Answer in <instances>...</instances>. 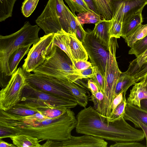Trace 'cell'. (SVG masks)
<instances>
[{"label":"cell","instance_id":"obj_1","mask_svg":"<svg viewBox=\"0 0 147 147\" xmlns=\"http://www.w3.org/2000/svg\"><path fill=\"white\" fill-rule=\"evenodd\" d=\"M76 117L71 109L63 115L53 119L47 118L40 113L26 117L12 115L0 109V125L7 127L16 135L25 134L38 138L40 142L69 139L76 128Z\"/></svg>","mask_w":147,"mask_h":147},{"label":"cell","instance_id":"obj_2","mask_svg":"<svg viewBox=\"0 0 147 147\" xmlns=\"http://www.w3.org/2000/svg\"><path fill=\"white\" fill-rule=\"evenodd\" d=\"M76 132L79 134L99 137L115 142H138L145 138L142 130L133 127L122 116L108 124L101 118L98 113L92 106L81 110L76 116Z\"/></svg>","mask_w":147,"mask_h":147},{"label":"cell","instance_id":"obj_3","mask_svg":"<svg viewBox=\"0 0 147 147\" xmlns=\"http://www.w3.org/2000/svg\"><path fill=\"white\" fill-rule=\"evenodd\" d=\"M40 28L37 25H32L28 21L18 31L10 35L0 36V86L5 87L10 77L8 62L11 54L18 49L32 45L39 40L38 36Z\"/></svg>","mask_w":147,"mask_h":147},{"label":"cell","instance_id":"obj_4","mask_svg":"<svg viewBox=\"0 0 147 147\" xmlns=\"http://www.w3.org/2000/svg\"><path fill=\"white\" fill-rule=\"evenodd\" d=\"M32 72L57 80H67L76 83L81 76L79 71L74 68L67 55L56 46L54 51L43 64Z\"/></svg>","mask_w":147,"mask_h":147},{"label":"cell","instance_id":"obj_5","mask_svg":"<svg viewBox=\"0 0 147 147\" xmlns=\"http://www.w3.org/2000/svg\"><path fill=\"white\" fill-rule=\"evenodd\" d=\"M117 38H111L108 56L105 67L103 100L96 106V110L102 117L109 118L111 113V105L115 97V90L117 80L122 72L119 70L116 57L118 47Z\"/></svg>","mask_w":147,"mask_h":147},{"label":"cell","instance_id":"obj_6","mask_svg":"<svg viewBox=\"0 0 147 147\" xmlns=\"http://www.w3.org/2000/svg\"><path fill=\"white\" fill-rule=\"evenodd\" d=\"M63 0H49L44 9L35 20L45 34L55 33L61 29L68 33L69 13Z\"/></svg>","mask_w":147,"mask_h":147},{"label":"cell","instance_id":"obj_7","mask_svg":"<svg viewBox=\"0 0 147 147\" xmlns=\"http://www.w3.org/2000/svg\"><path fill=\"white\" fill-rule=\"evenodd\" d=\"M54 34H45L33 45L24 59L22 67L24 71L32 72L52 54L56 48L53 42Z\"/></svg>","mask_w":147,"mask_h":147},{"label":"cell","instance_id":"obj_8","mask_svg":"<svg viewBox=\"0 0 147 147\" xmlns=\"http://www.w3.org/2000/svg\"><path fill=\"white\" fill-rule=\"evenodd\" d=\"M27 83L24 71L19 67L0 91V109L6 111L18 103Z\"/></svg>","mask_w":147,"mask_h":147},{"label":"cell","instance_id":"obj_9","mask_svg":"<svg viewBox=\"0 0 147 147\" xmlns=\"http://www.w3.org/2000/svg\"><path fill=\"white\" fill-rule=\"evenodd\" d=\"M24 71L27 82L34 87L61 98L76 102L75 98L69 91L56 82L43 75Z\"/></svg>","mask_w":147,"mask_h":147},{"label":"cell","instance_id":"obj_10","mask_svg":"<svg viewBox=\"0 0 147 147\" xmlns=\"http://www.w3.org/2000/svg\"><path fill=\"white\" fill-rule=\"evenodd\" d=\"M87 32L82 44L92 66L97 67L104 77L109 50L96 38L92 30H88Z\"/></svg>","mask_w":147,"mask_h":147},{"label":"cell","instance_id":"obj_11","mask_svg":"<svg viewBox=\"0 0 147 147\" xmlns=\"http://www.w3.org/2000/svg\"><path fill=\"white\" fill-rule=\"evenodd\" d=\"M112 15L111 19L123 22L133 14L142 10L147 0H111Z\"/></svg>","mask_w":147,"mask_h":147},{"label":"cell","instance_id":"obj_12","mask_svg":"<svg viewBox=\"0 0 147 147\" xmlns=\"http://www.w3.org/2000/svg\"><path fill=\"white\" fill-rule=\"evenodd\" d=\"M107 142L104 139L92 136H71L68 140L63 141L47 140L42 147H106Z\"/></svg>","mask_w":147,"mask_h":147},{"label":"cell","instance_id":"obj_13","mask_svg":"<svg viewBox=\"0 0 147 147\" xmlns=\"http://www.w3.org/2000/svg\"><path fill=\"white\" fill-rule=\"evenodd\" d=\"M22 96H30L39 99L50 106L60 108L71 109L78 105L74 101L65 99L37 89L27 83Z\"/></svg>","mask_w":147,"mask_h":147},{"label":"cell","instance_id":"obj_14","mask_svg":"<svg viewBox=\"0 0 147 147\" xmlns=\"http://www.w3.org/2000/svg\"><path fill=\"white\" fill-rule=\"evenodd\" d=\"M54 81L67 89L75 98L78 105L84 107H86L89 96L84 88L74 82L67 80H54Z\"/></svg>","mask_w":147,"mask_h":147},{"label":"cell","instance_id":"obj_15","mask_svg":"<svg viewBox=\"0 0 147 147\" xmlns=\"http://www.w3.org/2000/svg\"><path fill=\"white\" fill-rule=\"evenodd\" d=\"M110 20H101L95 23L92 30L94 36L109 50L110 37L109 33Z\"/></svg>","mask_w":147,"mask_h":147},{"label":"cell","instance_id":"obj_16","mask_svg":"<svg viewBox=\"0 0 147 147\" xmlns=\"http://www.w3.org/2000/svg\"><path fill=\"white\" fill-rule=\"evenodd\" d=\"M147 99V88L141 81L136 83L130 90L127 103L141 107L142 100Z\"/></svg>","mask_w":147,"mask_h":147},{"label":"cell","instance_id":"obj_17","mask_svg":"<svg viewBox=\"0 0 147 147\" xmlns=\"http://www.w3.org/2000/svg\"><path fill=\"white\" fill-rule=\"evenodd\" d=\"M53 42L55 46L58 47L67 55L73 65L74 60L71 50L70 40L68 33L61 29L54 34Z\"/></svg>","mask_w":147,"mask_h":147},{"label":"cell","instance_id":"obj_18","mask_svg":"<svg viewBox=\"0 0 147 147\" xmlns=\"http://www.w3.org/2000/svg\"><path fill=\"white\" fill-rule=\"evenodd\" d=\"M68 34L70 40L71 50L74 61H87L88 55L82 42L78 38L74 33Z\"/></svg>","mask_w":147,"mask_h":147},{"label":"cell","instance_id":"obj_19","mask_svg":"<svg viewBox=\"0 0 147 147\" xmlns=\"http://www.w3.org/2000/svg\"><path fill=\"white\" fill-rule=\"evenodd\" d=\"M142 12L132 15L122 22L121 37L125 38L142 24L143 22Z\"/></svg>","mask_w":147,"mask_h":147},{"label":"cell","instance_id":"obj_20","mask_svg":"<svg viewBox=\"0 0 147 147\" xmlns=\"http://www.w3.org/2000/svg\"><path fill=\"white\" fill-rule=\"evenodd\" d=\"M13 144L18 147H42L37 138L25 134H19L10 138Z\"/></svg>","mask_w":147,"mask_h":147},{"label":"cell","instance_id":"obj_21","mask_svg":"<svg viewBox=\"0 0 147 147\" xmlns=\"http://www.w3.org/2000/svg\"><path fill=\"white\" fill-rule=\"evenodd\" d=\"M31 45L22 47L15 51L10 56L8 62L10 76L11 77L17 69V67L20 61L27 54Z\"/></svg>","mask_w":147,"mask_h":147},{"label":"cell","instance_id":"obj_22","mask_svg":"<svg viewBox=\"0 0 147 147\" xmlns=\"http://www.w3.org/2000/svg\"><path fill=\"white\" fill-rule=\"evenodd\" d=\"M134 77L125 72L122 73L117 80L115 90V96L120 93L126 94L128 89L136 83Z\"/></svg>","mask_w":147,"mask_h":147},{"label":"cell","instance_id":"obj_23","mask_svg":"<svg viewBox=\"0 0 147 147\" xmlns=\"http://www.w3.org/2000/svg\"><path fill=\"white\" fill-rule=\"evenodd\" d=\"M99 14L103 20H111L112 9L111 0H93Z\"/></svg>","mask_w":147,"mask_h":147},{"label":"cell","instance_id":"obj_24","mask_svg":"<svg viewBox=\"0 0 147 147\" xmlns=\"http://www.w3.org/2000/svg\"><path fill=\"white\" fill-rule=\"evenodd\" d=\"M124 114L135 117L147 125V111L127 103Z\"/></svg>","mask_w":147,"mask_h":147},{"label":"cell","instance_id":"obj_25","mask_svg":"<svg viewBox=\"0 0 147 147\" xmlns=\"http://www.w3.org/2000/svg\"><path fill=\"white\" fill-rule=\"evenodd\" d=\"M147 35V24L141 25L134 32L125 38L128 46L131 47L137 41Z\"/></svg>","mask_w":147,"mask_h":147},{"label":"cell","instance_id":"obj_26","mask_svg":"<svg viewBox=\"0 0 147 147\" xmlns=\"http://www.w3.org/2000/svg\"><path fill=\"white\" fill-rule=\"evenodd\" d=\"M16 0H0V22L12 16L13 7Z\"/></svg>","mask_w":147,"mask_h":147},{"label":"cell","instance_id":"obj_27","mask_svg":"<svg viewBox=\"0 0 147 147\" xmlns=\"http://www.w3.org/2000/svg\"><path fill=\"white\" fill-rule=\"evenodd\" d=\"M5 111L11 115L21 117L30 116L38 112L37 110L31 109L19 103Z\"/></svg>","mask_w":147,"mask_h":147},{"label":"cell","instance_id":"obj_28","mask_svg":"<svg viewBox=\"0 0 147 147\" xmlns=\"http://www.w3.org/2000/svg\"><path fill=\"white\" fill-rule=\"evenodd\" d=\"M125 72L133 76L136 83L139 82L147 74V61L143 63L140 66L129 67Z\"/></svg>","mask_w":147,"mask_h":147},{"label":"cell","instance_id":"obj_29","mask_svg":"<svg viewBox=\"0 0 147 147\" xmlns=\"http://www.w3.org/2000/svg\"><path fill=\"white\" fill-rule=\"evenodd\" d=\"M77 18L82 25L86 24L96 23L102 19L100 15L93 12H84L78 13L77 14Z\"/></svg>","mask_w":147,"mask_h":147},{"label":"cell","instance_id":"obj_30","mask_svg":"<svg viewBox=\"0 0 147 147\" xmlns=\"http://www.w3.org/2000/svg\"><path fill=\"white\" fill-rule=\"evenodd\" d=\"M74 14L84 12H93L84 0H64Z\"/></svg>","mask_w":147,"mask_h":147},{"label":"cell","instance_id":"obj_31","mask_svg":"<svg viewBox=\"0 0 147 147\" xmlns=\"http://www.w3.org/2000/svg\"><path fill=\"white\" fill-rule=\"evenodd\" d=\"M67 109L48 107L38 108L37 111L47 118L53 119L64 114Z\"/></svg>","mask_w":147,"mask_h":147},{"label":"cell","instance_id":"obj_32","mask_svg":"<svg viewBox=\"0 0 147 147\" xmlns=\"http://www.w3.org/2000/svg\"><path fill=\"white\" fill-rule=\"evenodd\" d=\"M147 50V35L137 41L131 47L129 54L134 55L137 57L143 54Z\"/></svg>","mask_w":147,"mask_h":147},{"label":"cell","instance_id":"obj_33","mask_svg":"<svg viewBox=\"0 0 147 147\" xmlns=\"http://www.w3.org/2000/svg\"><path fill=\"white\" fill-rule=\"evenodd\" d=\"M39 0H24L21 7L22 12L26 17L30 16L35 9Z\"/></svg>","mask_w":147,"mask_h":147},{"label":"cell","instance_id":"obj_34","mask_svg":"<svg viewBox=\"0 0 147 147\" xmlns=\"http://www.w3.org/2000/svg\"><path fill=\"white\" fill-rule=\"evenodd\" d=\"M122 22L114 20H110L109 33L110 38L114 37L117 38L121 37Z\"/></svg>","mask_w":147,"mask_h":147},{"label":"cell","instance_id":"obj_35","mask_svg":"<svg viewBox=\"0 0 147 147\" xmlns=\"http://www.w3.org/2000/svg\"><path fill=\"white\" fill-rule=\"evenodd\" d=\"M123 117L126 120L132 122L136 127L142 129L146 139V146L147 147V125L144 124L138 119L134 117L124 114Z\"/></svg>","mask_w":147,"mask_h":147},{"label":"cell","instance_id":"obj_36","mask_svg":"<svg viewBox=\"0 0 147 147\" xmlns=\"http://www.w3.org/2000/svg\"><path fill=\"white\" fill-rule=\"evenodd\" d=\"M126 95L123 94L122 100L114 110L111 117L110 121L123 115L125 112V107L127 104Z\"/></svg>","mask_w":147,"mask_h":147},{"label":"cell","instance_id":"obj_37","mask_svg":"<svg viewBox=\"0 0 147 147\" xmlns=\"http://www.w3.org/2000/svg\"><path fill=\"white\" fill-rule=\"evenodd\" d=\"M67 9L69 13V29L68 33H75L76 29L80 24L78 21L77 16L73 13L67 7Z\"/></svg>","mask_w":147,"mask_h":147},{"label":"cell","instance_id":"obj_38","mask_svg":"<svg viewBox=\"0 0 147 147\" xmlns=\"http://www.w3.org/2000/svg\"><path fill=\"white\" fill-rule=\"evenodd\" d=\"M94 67L95 73L94 76L91 79L96 84L99 90L102 92L104 85V77L97 67Z\"/></svg>","mask_w":147,"mask_h":147},{"label":"cell","instance_id":"obj_39","mask_svg":"<svg viewBox=\"0 0 147 147\" xmlns=\"http://www.w3.org/2000/svg\"><path fill=\"white\" fill-rule=\"evenodd\" d=\"M110 147H145L146 146L137 142H116L110 146Z\"/></svg>","mask_w":147,"mask_h":147},{"label":"cell","instance_id":"obj_40","mask_svg":"<svg viewBox=\"0 0 147 147\" xmlns=\"http://www.w3.org/2000/svg\"><path fill=\"white\" fill-rule=\"evenodd\" d=\"M73 65L74 68L78 71L92 66L90 62L87 61L83 60L74 61Z\"/></svg>","mask_w":147,"mask_h":147},{"label":"cell","instance_id":"obj_41","mask_svg":"<svg viewBox=\"0 0 147 147\" xmlns=\"http://www.w3.org/2000/svg\"><path fill=\"white\" fill-rule=\"evenodd\" d=\"M15 132L9 128L0 125V139L4 138H10L16 135Z\"/></svg>","mask_w":147,"mask_h":147},{"label":"cell","instance_id":"obj_42","mask_svg":"<svg viewBox=\"0 0 147 147\" xmlns=\"http://www.w3.org/2000/svg\"><path fill=\"white\" fill-rule=\"evenodd\" d=\"M81 76V79L83 78H91L95 73V69L92 66L85 69L79 71Z\"/></svg>","mask_w":147,"mask_h":147},{"label":"cell","instance_id":"obj_43","mask_svg":"<svg viewBox=\"0 0 147 147\" xmlns=\"http://www.w3.org/2000/svg\"><path fill=\"white\" fill-rule=\"evenodd\" d=\"M123 98V92H121L115 96L113 99L111 105V117L116 108L121 102Z\"/></svg>","mask_w":147,"mask_h":147},{"label":"cell","instance_id":"obj_44","mask_svg":"<svg viewBox=\"0 0 147 147\" xmlns=\"http://www.w3.org/2000/svg\"><path fill=\"white\" fill-rule=\"evenodd\" d=\"M87 32L84 29L80 24L76 29L75 34L78 38L82 43L84 41Z\"/></svg>","mask_w":147,"mask_h":147},{"label":"cell","instance_id":"obj_45","mask_svg":"<svg viewBox=\"0 0 147 147\" xmlns=\"http://www.w3.org/2000/svg\"><path fill=\"white\" fill-rule=\"evenodd\" d=\"M86 86L88 90L91 92L92 95H94L99 91L96 84L91 78L88 80Z\"/></svg>","mask_w":147,"mask_h":147},{"label":"cell","instance_id":"obj_46","mask_svg":"<svg viewBox=\"0 0 147 147\" xmlns=\"http://www.w3.org/2000/svg\"><path fill=\"white\" fill-rule=\"evenodd\" d=\"M147 56V50L141 55L137 57L136 59L131 62L130 65H138L140 62Z\"/></svg>","mask_w":147,"mask_h":147},{"label":"cell","instance_id":"obj_47","mask_svg":"<svg viewBox=\"0 0 147 147\" xmlns=\"http://www.w3.org/2000/svg\"><path fill=\"white\" fill-rule=\"evenodd\" d=\"M84 0L87 3L90 9L92 11L99 14L93 0Z\"/></svg>","mask_w":147,"mask_h":147},{"label":"cell","instance_id":"obj_48","mask_svg":"<svg viewBox=\"0 0 147 147\" xmlns=\"http://www.w3.org/2000/svg\"><path fill=\"white\" fill-rule=\"evenodd\" d=\"M13 144H10L0 139V147H16Z\"/></svg>","mask_w":147,"mask_h":147},{"label":"cell","instance_id":"obj_49","mask_svg":"<svg viewBox=\"0 0 147 147\" xmlns=\"http://www.w3.org/2000/svg\"><path fill=\"white\" fill-rule=\"evenodd\" d=\"M141 107L147 111V99L142 100L140 102Z\"/></svg>","mask_w":147,"mask_h":147},{"label":"cell","instance_id":"obj_50","mask_svg":"<svg viewBox=\"0 0 147 147\" xmlns=\"http://www.w3.org/2000/svg\"><path fill=\"white\" fill-rule=\"evenodd\" d=\"M147 61V56L144 58L143 59L142 61H141L139 64L138 65H129V67H132L136 66H138L140 65L141 64H142L143 63Z\"/></svg>","mask_w":147,"mask_h":147},{"label":"cell","instance_id":"obj_51","mask_svg":"<svg viewBox=\"0 0 147 147\" xmlns=\"http://www.w3.org/2000/svg\"><path fill=\"white\" fill-rule=\"evenodd\" d=\"M141 81H142L144 84L147 88V74Z\"/></svg>","mask_w":147,"mask_h":147},{"label":"cell","instance_id":"obj_52","mask_svg":"<svg viewBox=\"0 0 147 147\" xmlns=\"http://www.w3.org/2000/svg\"></svg>","mask_w":147,"mask_h":147}]
</instances>
